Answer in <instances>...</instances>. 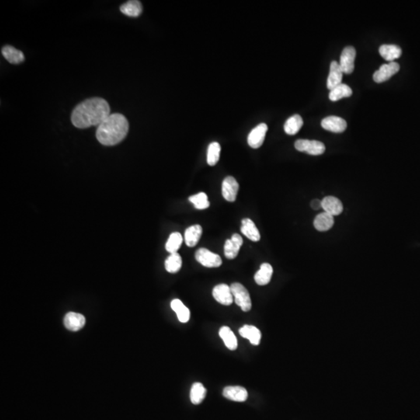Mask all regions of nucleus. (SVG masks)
<instances>
[{"mask_svg": "<svg viewBox=\"0 0 420 420\" xmlns=\"http://www.w3.org/2000/svg\"><path fill=\"white\" fill-rule=\"evenodd\" d=\"M220 338L223 340L226 346L230 350H235L237 348V340L233 332L229 327H222L219 331Z\"/></svg>", "mask_w": 420, "mask_h": 420, "instance_id": "bb28decb", "label": "nucleus"}, {"mask_svg": "<svg viewBox=\"0 0 420 420\" xmlns=\"http://www.w3.org/2000/svg\"><path fill=\"white\" fill-rule=\"evenodd\" d=\"M213 296L215 300L223 305L229 306L234 302V296L230 286L226 284H219L213 289Z\"/></svg>", "mask_w": 420, "mask_h": 420, "instance_id": "1a4fd4ad", "label": "nucleus"}, {"mask_svg": "<svg viewBox=\"0 0 420 420\" xmlns=\"http://www.w3.org/2000/svg\"><path fill=\"white\" fill-rule=\"evenodd\" d=\"M303 125V121L302 118L299 115H294L291 117L289 118L285 122L284 131L286 134L293 135L296 134L300 131L302 126Z\"/></svg>", "mask_w": 420, "mask_h": 420, "instance_id": "a878e982", "label": "nucleus"}, {"mask_svg": "<svg viewBox=\"0 0 420 420\" xmlns=\"http://www.w3.org/2000/svg\"><path fill=\"white\" fill-rule=\"evenodd\" d=\"M195 259L201 265L207 268H218L223 263L220 255L206 248H199L195 253Z\"/></svg>", "mask_w": 420, "mask_h": 420, "instance_id": "39448f33", "label": "nucleus"}, {"mask_svg": "<svg viewBox=\"0 0 420 420\" xmlns=\"http://www.w3.org/2000/svg\"><path fill=\"white\" fill-rule=\"evenodd\" d=\"M171 307L173 310L176 313L178 320L181 322H188V320L190 318V310L181 300H178V299L173 300L171 303Z\"/></svg>", "mask_w": 420, "mask_h": 420, "instance_id": "393cba45", "label": "nucleus"}, {"mask_svg": "<svg viewBox=\"0 0 420 420\" xmlns=\"http://www.w3.org/2000/svg\"><path fill=\"white\" fill-rule=\"evenodd\" d=\"M108 101L101 98H93L83 101L72 112L71 121L78 129L98 126L110 115Z\"/></svg>", "mask_w": 420, "mask_h": 420, "instance_id": "f257e3e1", "label": "nucleus"}, {"mask_svg": "<svg viewBox=\"0 0 420 420\" xmlns=\"http://www.w3.org/2000/svg\"><path fill=\"white\" fill-rule=\"evenodd\" d=\"M120 11L126 16L137 18L143 12V6L140 1L131 0L122 4L120 7Z\"/></svg>", "mask_w": 420, "mask_h": 420, "instance_id": "b1692460", "label": "nucleus"}, {"mask_svg": "<svg viewBox=\"0 0 420 420\" xmlns=\"http://www.w3.org/2000/svg\"><path fill=\"white\" fill-rule=\"evenodd\" d=\"M401 49L395 45H382L379 49V53L381 57L387 61H394L401 56Z\"/></svg>", "mask_w": 420, "mask_h": 420, "instance_id": "5701e85b", "label": "nucleus"}, {"mask_svg": "<svg viewBox=\"0 0 420 420\" xmlns=\"http://www.w3.org/2000/svg\"><path fill=\"white\" fill-rule=\"evenodd\" d=\"M294 146L296 150L306 152L310 155H321L325 151L324 143L317 140H298L295 142Z\"/></svg>", "mask_w": 420, "mask_h": 420, "instance_id": "20e7f679", "label": "nucleus"}, {"mask_svg": "<svg viewBox=\"0 0 420 420\" xmlns=\"http://www.w3.org/2000/svg\"><path fill=\"white\" fill-rule=\"evenodd\" d=\"M321 205L324 212L329 213L331 216H338L343 211V205L339 199L334 196H327L321 200Z\"/></svg>", "mask_w": 420, "mask_h": 420, "instance_id": "dca6fc26", "label": "nucleus"}, {"mask_svg": "<svg viewBox=\"0 0 420 420\" xmlns=\"http://www.w3.org/2000/svg\"><path fill=\"white\" fill-rule=\"evenodd\" d=\"M272 274L273 269L272 265L269 263H263L255 275V282L259 286H265L270 282Z\"/></svg>", "mask_w": 420, "mask_h": 420, "instance_id": "4be33fe9", "label": "nucleus"}, {"mask_svg": "<svg viewBox=\"0 0 420 420\" xmlns=\"http://www.w3.org/2000/svg\"><path fill=\"white\" fill-rule=\"evenodd\" d=\"M343 72L340 68L339 63L336 61H332L330 65L329 75L327 80V88L331 91L335 87L342 84Z\"/></svg>", "mask_w": 420, "mask_h": 420, "instance_id": "4468645a", "label": "nucleus"}, {"mask_svg": "<svg viewBox=\"0 0 420 420\" xmlns=\"http://www.w3.org/2000/svg\"><path fill=\"white\" fill-rule=\"evenodd\" d=\"M356 55V49L352 46H347L342 51L340 56L339 66L343 74H350L353 72Z\"/></svg>", "mask_w": 420, "mask_h": 420, "instance_id": "423d86ee", "label": "nucleus"}, {"mask_svg": "<svg viewBox=\"0 0 420 420\" xmlns=\"http://www.w3.org/2000/svg\"><path fill=\"white\" fill-rule=\"evenodd\" d=\"M239 333L243 338H248L252 345H259L262 334L256 327L245 324L242 328H240Z\"/></svg>", "mask_w": 420, "mask_h": 420, "instance_id": "6ab92c4d", "label": "nucleus"}, {"mask_svg": "<svg viewBox=\"0 0 420 420\" xmlns=\"http://www.w3.org/2000/svg\"><path fill=\"white\" fill-rule=\"evenodd\" d=\"M202 234V228L200 225H193L188 227L185 232V244L188 247L193 248L199 243Z\"/></svg>", "mask_w": 420, "mask_h": 420, "instance_id": "aec40b11", "label": "nucleus"}, {"mask_svg": "<svg viewBox=\"0 0 420 420\" xmlns=\"http://www.w3.org/2000/svg\"><path fill=\"white\" fill-rule=\"evenodd\" d=\"M352 94V91L349 86L341 84L330 91L329 99L331 101H338L344 98H349Z\"/></svg>", "mask_w": 420, "mask_h": 420, "instance_id": "cd10ccee", "label": "nucleus"}, {"mask_svg": "<svg viewBox=\"0 0 420 420\" xmlns=\"http://www.w3.org/2000/svg\"><path fill=\"white\" fill-rule=\"evenodd\" d=\"M182 242H183V237L182 234L178 232H175L170 235L168 238L167 244H166V250L168 252L173 254V253L178 252V250L181 248Z\"/></svg>", "mask_w": 420, "mask_h": 420, "instance_id": "7c9ffc66", "label": "nucleus"}, {"mask_svg": "<svg viewBox=\"0 0 420 420\" xmlns=\"http://www.w3.org/2000/svg\"><path fill=\"white\" fill-rule=\"evenodd\" d=\"M2 54L6 60L12 64H20L25 60V55L21 51L11 46H4L2 49Z\"/></svg>", "mask_w": 420, "mask_h": 420, "instance_id": "412c9836", "label": "nucleus"}, {"mask_svg": "<svg viewBox=\"0 0 420 420\" xmlns=\"http://www.w3.org/2000/svg\"><path fill=\"white\" fill-rule=\"evenodd\" d=\"M242 244V237L238 234H233L231 238L227 240L224 245V255L226 258L228 259L235 258Z\"/></svg>", "mask_w": 420, "mask_h": 420, "instance_id": "f8f14e48", "label": "nucleus"}, {"mask_svg": "<svg viewBox=\"0 0 420 420\" xmlns=\"http://www.w3.org/2000/svg\"><path fill=\"white\" fill-rule=\"evenodd\" d=\"M241 230V233L251 241L257 242L261 239L259 230L251 219L245 218L242 220Z\"/></svg>", "mask_w": 420, "mask_h": 420, "instance_id": "f3484780", "label": "nucleus"}, {"mask_svg": "<svg viewBox=\"0 0 420 420\" xmlns=\"http://www.w3.org/2000/svg\"><path fill=\"white\" fill-rule=\"evenodd\" d=\"M129 129V122L124 115L112 114L97 127L96 137L104 146H115L126 138Z\"/></svg>", "mask_w": 420, "mask_h": 420, "instance_id": "f03ea898", "label": "nucleus"}, {"mask_svg": "<svg viewBox=\"0 0 420 420\" xmlns=\"http://www.w3.org/2000/svg\"><path fill=\"white\" fill-rule=\"evenodd\" d=\"M182 259L178 252L173 253L165 261V269L170 273H176L181 269Z\"/></svg>", "mask_w": 420, "mask_h": 420, "instance_id": "c85d7f7f", "label": "nucleus"}, {"mask_svg": "<svg viewBox=\"0 0 420 420\" xmlns=\"http://www.w3.org/2000/svg\"><path fill=\"white\" fill-rule=\"evenodd\" d=\"M323 129L331 133H343L346 129L347 123L345 119L338 116H329L321 121Z\"/></svg>", "mask_w": 420, "mask_h": 420, "instance_id": "9b49d317", "label": "nucleus"}, {"mask_svg": "<svg viewBox=\"0 0 420 420\" xmlns=\"http://www.w3.org/2000/svg\"><path fill=\"white\" fill-rule=\"evenodd\" d=\"M334 225V216L326 212L319 213L314 220V226L316 230L321 232L329 230Z\"/></svg>", "mask_w": 420, "mask_h": 420, "instance_id": "a211bd4d", "label": "nucleus"}, {"mask_svg": "<svg viewBox=\"0 0 420 420\" xmlns=\"http://www.w3.org/2000/svg\"><path fill=\"white\" fill-rule=\"evenodd\" d=\"M230 289L236 304L241 307L244 312L249 311L251 308V300L248 289L238 282L233 283L230 286Z\"/></svg>", "mask_w": 420, "mask_h": 420, "instance_id": "7ed1b4c3", "label": "nucleus"}, {"mask_svg": "<svg viewBox=\"0 0 420 420\" xmlns=\"http://www.w3.org/2000/svg\"><path fill=\"white\" fill-rule=\"evenodd\" d=\"M206 395V389L201 383H193L190 391L191 401L194 404H199L205 399Z\"/></svg>", "mask_w": 420, "mask_h": 420, "instance_id": "c756f323", "label": "nucleus"}, {"mask_svg": "<svg viewBox=\"0 0 420 420\" xmlns=\"http://www.w3.org/2000/svg\"><path fill=\"white\" fill-rule=\"evenodd\" d=\"M400 66L395 62H391L388 64L382 65L378 70L373 74V81L377 84L388 81L390 77L399 71Z\"/></svg>", "mask_w": 420, "mask_h": 420, "instance_id": "0eeeda50", "label": "nucleus"}, {"mask_svg": "<svg viewBox=\"0 0 420 420\" xmlns=\"http://www.w3.org/2000/svg\"><path fill=\"white\" fill-rule=\"evenodd\" d=\"M239 185L234 177L228 176L223 180L222 184V194L226 200L233 202L237 199Z\"/></svg>", "mask_w": 420, "mask_h": 420, "instance_id": "9d476101", "label": "nucleus"}, {"mask_svg": "<svg viewBox=\"0 0 420 420\" xmlns=\"http://www.w3.org/2000/svg\"><path fill=\"white\" fill-rule=\"evenodd\" d=\"M223 394L227 399L242 402L248 398V393L241 386H228L223 389Z\"/></svg>", "mask_w": 420, "mask_h": 420, "instance_id": "2eb2a0df", "label": "nucleus"}, {"mask_svg": "<svg viewBox=\"0 0 420 420\" xmlns=\"http://www.w3.org/2000/svg\"><path fill=\"white\" fill-rule=\"evenodd\" d=\"M267 131L268 126L265 123H261L254 128L248 135V143L250 147L253 149H258L262 147Z\"/></svg>", "mask_w": 420, "mask_h": 420, "instance_id": "6e6552de", "label": "nucleus"}, {"mask_svg": "<svg viewBox=\"0 0 420 420\" xmlns=\"http://www.w3.org/2000/svg\"><path fill=\"white\" fill-rule=\"evenodd\" d=\"M188 200L192 202L195 209H206L210 206L207 195L204 192H199L196 195H192L188 198Z\"/></svg>", "mask_w": 420, "mask_h": 420, "instance_id": "473e14b6", "label": "nucleus"}, {"mask_svg": "<svg viewBox=\"0 0 420 420\" xmlns=\"http://www.w3.org/2000/svg\"><path fill=\"white\" fill-rule=\"evenodd\" d=\"M310 206L314 210H318L319 209H322L321 201L319 200V199H314L312 202H310Z\"/></svg>", "mask_w": 420, "mask_h": 420, "instance_id": "72a5a7b5", "label": "nucleus"}, {"mask_svg": "<svg viewBox=\"0 0 420 420\" xmlns=\"http://www.w3.org/2000/svg\"><path fill=\"white\" fill-rule=\"evenodd\" d=\"M220 143L217 142H213V143L209 144L207 150V163L209 166L216 165L218 163L220 160Z\"/></svg>", "mask_w": 420, "mask_h": 420, "instance_id": "2f4dec72", "label": "nucleus"}, {"mask_svg": "<svg viewBox=\"0 0 420 420\" xmlns=\"http://www.w3.org/2000/svg\"><path fill=\"white\" fill-rule=\"evenodd\" d=\"M63 322L67 329L72 331H77L84 328L86 324V319L82 314L70 312L65 316Z\"/></svg>", "mask_w": 420, "mask_h": 420, "instance_id": "ddd939ff", "label": "nucleus"}]
</instances>
